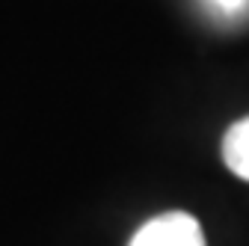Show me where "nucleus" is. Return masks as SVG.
Instances as JSON below:
<instances>
[{"instance_id": "nucleus-2", "label": "nucleus", "mask_w": 249, "mask_h": 246, "mask_svg": "<svg viewBox=\"0 0 249 246\" xmlns=\"http://www.w3.org/2000/svg\"><path fill=\"white\" fill-rule=\"evenodd\" d=\"M223 163L240 181H249V116L234 122L223 137Z\"/></svg>"}, {"instance_id": "nucleus-1", "label": "nucleus", "mask_w": 249, "mask_h": 246, "mask_svg": "<svg viewBox=\"0 0 249 246\" xmlns=\"http://www.w3.org/2000/svg\"><path fill=\"white\" fill-rule=\"evenodd\" d=\"M128 246H205L202 226L187 211H166L148 220Z\"/></svg>"}, {"instance_id": "nucleus-3", "label": "nucleus", "mask_w": 249, "mask_h": 246, "mask_svg": "<svg viewBox=\"0 0 249 246\" xmlns=\"http://www.w3.org/2000/svg\"><path fill=\"white\" fill-rule=\"evenodd\" d=\"M208 3L223 15H240L249 9V0H208Z\"/></svg>"}]
</instances>
